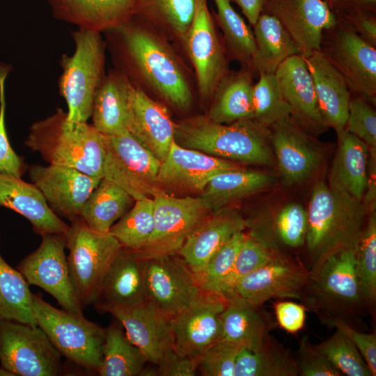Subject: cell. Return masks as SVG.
<instances>
[{"mask_svg": "<svg viewBox=\"0 0 376 376\" xmlns=\"http://www.w3.org/2000/svg\"><path fill=\"white\" fill-rule=\"evenodd\" d=\"M105 136L92 124L72 122L67 111L57 109L30 127L24 142L49 164L77 169L102 179Z\"/></svg>", "mask_w": 376, "mask_h": 376, "instance_id": "cell-1", "label": "cell"}, {"mask_svg": "<svg viewBox=\"0 0 376 376\" xmlns=\"http://www.w3.org/2000/svg\"><path fill=\"white\" fill-rule=\"evenodd\" d=\"M367 213L362 200L334 190L323 181L317 182L307 210L304 244L312 260L309 269L332 253L356 246Z\"/></svg>", "mask_w": 376, "mask_h": 376, "instance_id": "cell-2", "label": "cell"}, {"mask_svg": "<svg viewBox=\"0 0 376 376\" xmlns=\"http://www.w3.org/2000/svg\"><path fill=\"white\" fill-rule=\"evenodd\" d=\"M269 131L253 119L230 125L217 123L207 116L189 118L175 125L174 141L182 147L231 162L271 165L273 155Z\"/></svg>", "mask_w": 376, "mask_h": 376, "instance_id": "cell-3", "label": "cell"}, {"mask_svg": "<svg viewBox=\"0 0 376 376\" xmlns=\"http://www.w3.org/2000/svg\"><path fill=\"white\" fill-rule=\"evenodd\" d=\"M113 30L119 36L120 52L130 65L167 102L178 109H187L192 102L191 90L166 45L134 22L133 17Z\"/></svg>", "mask_w": 376, "mask_h": 376, "instance_id": "cell-4", "label": "cell"}, {"mask_svg": "<svg viewBox=\"0 0 376 376\" xmlns=\"http://www.w3.org/2000/svg\"><path fill=\"white\" fill-rule=\"evenodd\" d=\"M356 246L338 250L309 269L300 300L327 322L357 314L366 304L356 270Z\"/></svg>", "mask_w": 376, "mask_h": 376, "instance_id": "cell-5", "label": "cell"}, {"mask_svg": "<svg viewBox=\"0 0 376 376\" xmlns=\"http://www.w3.org/2000/svg\"><path fill=\"white\" fill-rule=\"evenodd\" d=\"M75 50L62 56L58 79L70 121L86 123L91 116L95 93L104 75L105 46L100 33L77 29L72 33Z\"/></svg>", "mask_w": 376, "mask_h": 376, "instance_id": "cell-6", "label": "cell"}, {"mask_svg": "<svg viewBox=\"0 0 376 376\" xmlns=\"http://www.w3.org/2000/svg\"><path fill=\"white\" fill-rule=\"evenodd\" d=\"M65 240L71 282L84 308L94 304L107 271L122 246L109 232L92 230L80 219L71 221Z\"/></svg>", "mask_w": 376, "mask_h": 376, "instance_id": "cell-7", "label": "cell"}, {"mask_svg": "<svg viewBox=\"0 0 376 376\" xmlns=\"http://www.w3.org/2000/svg\"><path fill=\"white\" fill-rule=\"evenodd\" d=\"M37 325L58 351L71 362L96 372L102 361L105 329L82 315L58 309L33 294Z\"/></svg>", "mask_w": 376, "mask_h": 376, "instance_id": "cell-8", "label": "cell"}, {"mask_svg": "<svg viewBox=\"0 0 376 376\" xmlns=\"http://www.w3.org/2000/svg\"><path fill=\"white\" fill-rule=\"evenodd\" d=\"M160 164L131 133L105 136L103 178L120 186L135 201L153 198L165 191L157 179Z\"/></svg>", "mask_w": 376, "mask_h": 376, "instance_id": "cell-9", "label": "cell"}, {"mask_svg": "<svg viewBox=\"0 0 376 376\" xmlns=\"http://www.w3.org/2000/svg\"><path fill=\"white\" fill-rule=\"evenodd\" d=\"M154 230L134 251L142 260L178 253L189 236L212 213L198 197H175L163 191L153 198Z\"/></svg>", "mask_w": 376, "mask_h": 376, "instance_id": "cell-10", "label": "cell"}, {"mask_svg": "<svg viewBox=\"0 0 376 376\" xmlns=\"http://www.w3.org/2000/svg\"><path fill=\"white\" fill-rule=\"evenodd\" d=\"M61 356L38 325L0 320L1 367L14 375H59Z\"/></svg>", "mask_w": 376, "mask_h": 376, "instance_id": "cell-11", "label": "cell"}, {"mask_svg": "<svg viewBox=\"0 0 376 376\" xmlns=\"http://www.w3.org/2000/svg\"><path fill=\"white\" fill-rule=\"evenodd\" d=\"M39 246L24 257L16 269L29 285L38 286L51 295L65 311L83 315L71 282L67 257L65 235L47 234Z\"/></svg>", "mask_w": 376, "mask_h": 376, "instance_id": "cell-12", "label": "cell"}, {"mask_svg": "<svg viewBox=\"0 0 376 376\" xmlns=\"http://www.w3.org/2000/svg\"><path fill=\"white\" fill-rule=\"evenodd\" d=\"M143 260L147 299L169 318L202 295L194 274L178 253Z\"/></svg>", "mask_w": 376, "mask_h": 376, "instance_id": "cell-13", "label": "cell"}, {"mask_svg": "<svg viewBox=\"0 0 376 376\" xmlns=\"http://www.w3.org/2000/svg\"><path fill=\"white\" fill-rule=\"evenodd\" d=\"M309 278L308 268L274 252L265 265L239 280L225 298L236 297L258 306L272 299L300 300Z\"/></svg>", "mask_w": 376, "mask_h": 376, "instance_id": "cell-14", "label": "cell"}, {"mask_svg": "<svg viewBox=\"0 0 376 376\" xmlns=\"http://www.w3.org/2000/svg\"><path fill=\"white\" fill-rule=\"evenodd\" d=\"M227 299L203 292L188 307L171 318L173 350L181 356L198 359L211 345L222 338L221 315Z\"/></svg>", "mask_w": 376, "mask_h": 376, "instance_id": "cell-15", "label": "cell"}, {"mask_svg": "<svg viewBox=\"0 0 376 376\" xmlns=\"http://www.w3.org/2000/svg\"><path fill=\"white\" fill-rule=\"evenodd\" d=\"M29 175L51 209L70 221L79 219L84 204L101 180L72 168L52 164L32 165Z\"/></svg>", "mask_w": 376, "mask_h": 376, "instance_id": "cell-16", "label": "cell"}, {"mask_svg": "<svg viewBox=\"0 0 376 376\" xmlns=\"http://www.w3.org/2000/svg\"><path fill=\"white\" fill-rule=\"evenodd\" d=\"M196 9L185 42L195 68L200 94L210 97L217 89L225 72V59L207 0H195Z\"/></svg>", "mask_w": 376, "mask_h": 376, "instance_id": "cell-17", "label": "cell"}, {"mask_svg": "<svg viewBox=\"0 0 376 376\" xmlns=\"http://www.w3.org/2000/svg\"><path fill=\"white\" fill-rule=\"evenodd\" d=\"M264 10L281 22L305 58L321 50L323 31L336 24L324 0H265Z\"/></svg>", "mask_w": 376, "mask_h": 376, "instance_id": "cell-18", "label": "cell"}, {"mask_svg": "<svg viewBox=\"0 0 376 376\" xmlns=\"http://www.w3.org/2000/svg\"><path fill=\"white\" fill-rule=\"evenodd\" d=\"M240 168L233 162L182 147L173 140L166 159L161 162L157 179L162 189L200 194L212 177Z\"/></svg>", "mask_w": 376, "mask_h": 376, "instance_id": "cell-19", "label": "cell"}, {"mask_svg": "<svg viewBox=\"0 0 376 376\" xmlns=\"http://www.w3.org/2000/svg\"><path fill=\"white\" fill-rule=\"evenodd\" d=\"M109 313L125 329L127 338L142 352L148 362L157 366L173 350L171 318L148 300Z\"/></svg>", "mask_w": 376, "mask_h": 376, "instance_id": "cell-20", "label": "cell"}, {"mask_svg": "<svg viewBox=\"0 0 376 376\" xmlns=\"http://www.w3.org/2000/svg\"><path fill=\"white\" fill-rule=\"evenodd\" d=\"M175 124L161 104L132 84L130 92L127 130L161 162L166 159L174 140Z\"/></svg>", "mask_w": 376, "mask_h": 376, "instance_id": "cell-21", "label": "cell"}, {"mask_svg": "<svg viewBox=\"0 0 376 376\" xmlns=\"http://www.w3.org/2000/svg\"><path fill=\"white\" fill-rule=\"evenodd\" d=\"M148 300L143 279V260L134 251L121 247L110 265L94 306L110 312Z\"/></svg>", "mask_w": 376, "mask_h": 376, "instance_id": "cell-22", "label": "cell"}, {"mask_svg": "<svg viewBox=\"0 0 376 376\" xmlns=\"http://www.w3.org/2000/svg\"><path fill=\"white\" fill-rule=\"evenodd\" d=\"M348 86L363 97L375 100L376 94V50L353 31H341L327 56Z\"/></svg>", "mask_w": 376, "mask_h": 376, "instance_id": "cell-23", "label": "cell"}, {"mask_svg": "<svg viewBox=\"0 0 376 376\" xmlns=\"http://www.w3.org/2000/svg\"><path fill=\"white\" fill-rule=\"evenodd\" d=\"M270 127L269 140L284 180L288 184L307 180L321 162L318 148L290 117Z\"/></svg>", "mask_w": 376, "mask_h": 376, "instance_id": "cell-24", "label": "cell"}, {"mask_svg": "<svg viewBox=\"0 0 376 376\" xmlns=\"http://www.w3.org/2000/svg\"><path fill=\"white\" fill-rule=\"evenodd\" d=\"M0 206L25 217L34 233L40 236L65 235L70 228L51 209L39 189L19 177L0 173Z\"/></svg>", "mask_w": 376, "mask_h": 376, "instance_id": "cell-25", "label": "cell"}, {"mask_svg": "<svg viewBox=\"0 0 376 376\" xmlns=\"http://www.w3.org/2000/svg\"><path fill=\"white\" fill-rule=\"evenodd\" d=\"M245 228V219L241 212L228 206L212 213L198 227L178 254L191 272L197 274L224 244Z\"/></svg>", "mask_w": 376, "mask_h": 376, "instance_id": "cell-26", "label": "cell"}, {"mask_svg": "<svg viewBox=\"0 0 376 376\" xmlns=\"http://www.w3.org/2000/svg\"><path fill=\"white\" fill-rule=\"evenodd\" d=\"M53 16L97 33L116 29L135 15L134 0H47Z\"/></svg>", "mask_w": 376, "mask_h": 376, "instance_id": "cell-27", "label": "cell"}, {"mask_svg": "<svg viewBox=\"0 0 376 376\" xmlns=\"http://www.w3.org/2000/svg\"><path fill=\"white\" fill-rule=\"evenodd\" d=\"M312 77L323 125L339 132L345 127L351 100L348 85L321 50L305 58Z\"/></svg>", "mask_w": 376, "mask_h": 376, "instance_id": "cell-28", "label": "cell"}, {"mask_svg": "<svg viewBox=\"0 0 376 376\" xmlns=\"http://www.w3.org/2000/svg\"><path fill=\"white\" fill-rule=\"evenodd\" d=\"M338 150L329 177V187L362 200L367 189L370 150L345 128L337 132Z\"/></svg>", "mask_w": 376, "mask_h": 376, "instance_id": "cell-29", "label": "cell"}, {"mask_svg": "<svg viewBox=\"0 0 376 376\" xmlns=\"http://www.w3.org/2000/svg\"><path fill=\"white\" fill-rule=\"evenodd\" d=\"M248 235L274 252L281 249H298L305 244L308 226L307 210L298 203L283 206L269 219H245Z\"/></svg>", "mask_w": 376, "mask_h": 376, "instance_id": "cell-30", "label": "cell"}, {"mask_svg": "<svg viewBox=\"0 0 376 376\" xmlns=\"http://www.w3.org/2000/svg\"><path fill=\"white\" fill-rule=\"evenodd\" d=\"M132 83L122 72L104 75L93 102V126L105 136H119L127 130L130 92Z\"/></svg>", "mask_w": 376, "mask_h": 376, "instance_id": "cell-31", "label": "cell"}, {"mask_svg": "<svg viewBox=\"0 0 376 376\" xmlns=\"http://www.w3.org/2000/svg\"><path fill=\"white\" fill-rule=\"evenodd\" d=\"M227 299L221 313L222 338L240 347L255 350L270 336L272 323L267 314L241 298Z\"/></svg>", "mask_w": 376, "mask_h": 376, "instance_id": "cell-32", "label": "cell"}, {"mask_svg": "<svg viewBox=\"0 0 376 376\" xmlns=\"http://www.w3.org/2000/svg\"><path fill=\"white\" fill-rule=\"evenodd\" d=\"M281 93L292 113L323 125L312 77L305 57L295 54L281 63L275 72Z\"/></svg>", "mask_w": 376, "mask_h": 376, "instance_id": "cell-33", "label": "cell"}, {"mask_svg": "<svg viewBox=\"0 0 376 376\" xmlns=\"http://www.w3.org/2000/svg\"><path fill=\"white\" fill-rule=\"evenodd\" d=\"M275 183L276 178L272 175L240 168L212 177L198 198L212 213H215L229 204Z\"/></svg>", "mask_w": 376, "mask_h": 376, "instance_id": "cell-34", "label": "cell"}, {"mask_svg": "<svg viewBox=\"0 0 376 376\" xmlns=\"http://www.w3.org/2000/svg\"><path fill=\"white\" fill-rule=\"evenodd\" d=\"M253 26L256 52L252 64L259 73H275L288 58L301 54L292 38L273 15L262 13Z\"/></svg>", "mask_w": 376, "mask_h": 376, "instance_id": "cell-35", "label": "cell"}, {"mask_svg": "<svg viewBox=\"0 0 376 376\" xmlns=\"http://www.w3.org/2000/svg\"><path fill=\"white\" fill-rule=\"evenodd\" d=\"M134 202L125 190L102 178L84 204L79 219L92 230L109 233Z\"/></svg>", "mask_w": 376, "mask_h": 376, "instance_id": "cell-36", "label": "cell"}, {"mask_svg": "<svg viewBox=\"0 0 376 376\" xmlns=\"http://www.w3.org/2000/svg\"><path fill=\"white\" fill-rule=\"evenodd\" d=\"M292 357L283 345L269 336L257 350L240 347L234 376H298Z\"/></svg>", "mask_w": 376, "mask_h": 376, "instance_id": "cell-37", "label": "cell"}, {"mask_svg": "<svg viewBox=\"0 0 376 376\" xmlns=\"http://www.w3.org/2000/svg\"><path fill=\"white\" fill-rule=\"evenodd\" d=\"M120 324L105 329L100 376H136L148 362L142 352L123 333Z\"/></svg>", "mask_w": 376, "mask_h": 376, "instance_id": "cell-38", "label": "cell"}, {"mask_svg": "<svg viewBox=\"0 0 376 376\" xmlns=\"http://www.w3.org/2000/svg\"><path fill=\"white\" fill-rule=\"evenodd\" d=\"M29 285L22 274L0 253V320L37 325Z\"/></svg>", "mask_w": 376, "mask_h": 376, "instance_id": "cell-39", "label": "cell"}, {"mask_svg": "<svg viewBox=\"0 0 376 376\" xmlns=\"http://www.w3.org/2000/svg\"><path fill=\"white\" fill-rule=\"evenodd\" d=\"M253 86L249 75L234 77L224 87L207 117L221 124L253 119Z\"/></svg>", "mask_w": 376, "mask_h": 376, "instance_id": "cell-40", "label": "cell"}, {"mask_svg": "<svg viewBox=\"0 0 376 376\" xmlns=\"http://www.w3.org/2000/svg\"><path fill=\"white\" fill-rule=\"evenodd\" d=\"M135 15L170 30L184 40L196 9L195 0H134Z\"/></svg>", "mask_w": 376, "mask_h": 376, "instance_id": "cell-41", "label": "cell"}, {"mask_svg": "<svg viewBox=\"0 0 376 376\" xmlns=\"http://www.w3.org/2000/svg\"><path fill=\"white\" fill-rule=\"evenodd\" d=\"M152 198L136 200L131 209L110 228L122 247L137 251L148 242L154 230Z\"/></svg>", "mask_w": 376, "mask_h": 376, "instance_id": "cell-42", "label": "cell"}, {"mask_svg": "<svg viewBox=\"0 0 376 376\" xmlns=\"http://www.w3.org/2000/svg\"><path fill=\"white\" fill-rule=\"evenodd\" d=\"M253 120L268 127L290 118L292 111L285 100L274 73H260L253 90Z\"/></svg>", "mask_w": 376, "mask_h": 376, "instance_id": "cell-43", "label": "cell"}, {"mask_svg": "<svg viewBox=\"0 0 376 376\" xmlns=\"http://www.w3.org/2000/svg\"><path fill=\"white\" fill-rule=\"evenodd\" d=\"M356 270L363 299L373 305L376 299V215L370 212L356 249Z\"/></svg>", "mask_w": 376, "mask_h": 376, "instance_id": "cell-44", "label": "cell"}, {"mask_svg": "<svg viewBox=\"0 0 376 376\" xmlns=\"http://www.w3.org/2000/svg\"><path fill=\"white\" fill-rule=\"evenodd\" d=\"M214 1L217 20L231 50L239 58L252 64L256 52L253 32L233 8L230 0Z\"/></svg>", "mask_w": 376, "mask_h": 376, "instance_id": "cell-45", "label": "cell"}, {"mask_svg": "<svg viewBox=\"0 0 376 376\" xmlns=\"http://www.w3.org/2000/svg\"><path fill=\"white\" fill-rule=\"evenodd\" d=\"M314 345L343 375L373 376L357 347L338 329Z\"/></svg>", "mask_w": 376, "mask_h": 376, "instance_id": "cell-46", "label": "cell"}, {"mask_svg": "<svg viewBox=\"0 0 376 376\" xmlns=\"http://www.w3.org/2000/svg\"><path fill=\"white\" fill-rule=\"evenodd\" d=\"M245 236L243 231L235 234L210 258L200 273L194 274L203 292L219 295Z\"/></svg>", "mask_w": 376, "mask_h": 376, "instance_id": "cell-47", "label": "cell"}, {"mask_svg": "<svg viewBox=\"0 0 376 376\" xmlns=\"http://www.w3.org/2000/svg\"><path fill=\"white\" fill-rule=\"evenodd\" d=\"M274 253V251L246 235L232 268L221 286L219 295L225 298L239 280L265 265Z\"/></svg>", "mask_w": 376, "mask_h": 376, "instance_id": "cell-48", "label": "cell"}, {"mask_svg": "<svg viewBox=\"0 0 376 376\" xmlns=\"http://www.w3.org/2000/svg\"><path fill=\"white\" fill-rule=\"evenodd\" d=\"M240 348L236 344L221 338L198 357V370L205 376H234Z\"/></svg>", "mask_w": 376, "mask_h": 376, "instance_id": "cell-49", "label": "cell"}, {"mask_svg": "<svg viewBox=\"0 0 376 376\" xmlns=\"http://www.w3.org/2000/svg\"><path fill=\"white\" fill-rule=\"evenodd\" d=\"M345 128L366 143L370 152H375L376 113L363 99L350 100Z\"/></svg>", "mask_w": 376, "mask_h": 376, "instance_id": "cell-50", "label": "cell"}, {"mask_svg": "<svg viewBox=\"0 0 376 376\" xmlns=\"http://www.w3.org/2000/svg\"><path fill=\"white\" fill-rule=\"evenodd\" d=\"M9 71L8 65L0 64V173L21 178L26 170L25 164L13 150L5 125V81Z\"/></svg>", "mask_w": 376, "mask_h": 376, "instance_id": "cell-51", "label": "cell"}, {"mask_svg": "<svg viewBox=\"0 0 376 376\" xmlns=\"http://www.w3.org/2000/svg\"><path fill=\"white\" fill-rule=\"evenodd\" d=\"M294 358L300 376H343L306 336L300 339Z\"/></svg>", "mask_w": 376, "mask_h": 376, "instance_id": "cell-52", "label": "cell"}, {"mask_svg": "<svg viewBox=\"0 0 376 376\" xmlns=\"http://www.w3.org/2000/svg\"><path fill=\"white\" fill-rule=\"evenodd\" d=\"M328 322L340 331L354 343L368 365L373 375L375 376L376 375V335L359 332L352 328L341 318H334Z\"/></svg>", "mask_w": 376, "mask_h": 376, "instance_id": "cell-53", "label": "cell"}, {"mask_svg": "<svg viewBox=\"0 0 376 376\" xmlns=\"http://www.w3.org/2000/svg\"><path fill=\"white\" fill-rule=\"evenodd\" d=\"M274 308L277 323L287 332L295 334L304 327L306 308L303 304L281 301L274 304Z\"/></svg>", "mask_w": 376, "mask_h": 376, "instance_id": "cell-54", "label": "cell"}, {"mask_svg": "<svg viewBox=\"0 0 376 376\" xmlns=\"http://www.w3.org/2000/svg\"><path fill=\"white\" fill-rule=\"evenodd\" d=\"M198 370V360L181 356L174 350L168 352L157 365L161 376H194Z\"/></svg>", "mask_w": 376, "mask_h": 376, "instance_id": "cell-55", "label": "cell"}, {"mask_svg": "<svg viewBox=\"0 0 376 376\" xmlns=\"http://www.w3.org/2000/svg\"><path fill=\"white\" fill-rule=\"evenodd\" d=\"M357 30L366 41L375 44L376 42V23L375 18L363 15L361 10L353 13Z\"/></svg>", "mask_w": 376, "mask_h": 376, "instance_id": "cell-56", "label": "cell"}, {"mask_svg": "<svg viewBox=\"0 0 376 376\" xmlns=\"http://www.w3.org/2000/svg\"><path fill=\"white\" fill-rule=\"evenodd\" d=\"M241 8L251 25H254L263 12L265 0H232Z\"/></svg>", "mask_w": 376, "mask_h": 376, "instance_id": "cell-57", "label": "cell"}, {"mask_svg": "<svg viewBox=\"0 0 376 376\" xmlns=\"http://www.w3.org/2000/svg\"><path fill=\"white\" fill-rule=\"evenodd\" d=\"M139 375H143V376H156L158 375L157 374V368L152 369V368H148L143 367V368L141 370Z\"/></svg>", "mask_w": 376, "mask_h": 376, "instance_id": "cell-58", "label": "cell"}, {"mask_svg": "<svg viewBox=\"0 0 376 376\" xmlns=\"http://www.w3.org/2000/svg\"><path fill=\"white\" fill-rule=\"evenodd\" d=\"M357 3L363 6H373L375 5L376 0H354Z\"/></svg>", "mask_w": 376, "mask_h": 376, "instance_id": "cell-59", "label": "cell"}, {"mask_svg": "<svg viewBox=\"0 0 376 376\" xmlns=\"http://www.w3.org/2000/svg\"><path fill=\"white\" fill-rule=\"evenodd\" d=\"M324 1L328 3V2L332 3V2L336 1L337 0H324Z\"/></svg>", "mask_w": 376, "mask_h": 376, "instance_id": "cell-60", "label": "cell"}]
</instances>
